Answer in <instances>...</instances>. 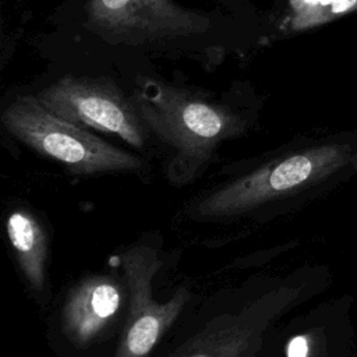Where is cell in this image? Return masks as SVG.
I'll use <instances>...</instances> for the list:
<instances>
[{"label":"cell","mask_w":357,"mask_h":357,"mask_svg":"<svg viewBox=\"0 0 357 357\" xmlns=\"http://www.w3.org/2000/svg\"><path fill=\"white\" fill-rule=\"evenodd\" d=\"M357 177V149L324 142L284 151L230 172L183 205L199 225L268 222L331 194Z\"/></svg>","instance_id":"cell-1"},{"label":"cell","mask_w":357,"mask_h":357,"mask_svg":"<svg viewBox=\"0 0 357 357\" xmlns=\"http://www.w3.org/2000/svg\"><path fill=\"white\" fill-rule=\"evenodd\" d=\"M354 297L326 298L284 324L282 357H357Z\"/></svg>","instance_id":"cell-8"},{"label":"cell","mask_w":357,"mask_h":357,"mask_svg":"<svg viewBox=\"0 0 357 357\" xmlns=\"http://www.w3.org/2000/svg\"><path fill=\"white\" fill-rule=\"evenodd\" d=\"M138 113L167 152L165 177L173 187L195 183L225 141L247 131V120L231 109L187 91L145 81L132 98Z\"/></svg>","instance_id":"cell-2"},{"label":"cell","mask_w":357,"mask_h":357,"mask_svg":"<svg viewBox=\"0 0 357 357\" xmlns=\"http://www.w3.org/2000/svg\"><path fill=\"white\" fill-rule=\"evenodd\" d=\"M54 114L82 127L113 134L137 149H145L151 131L132 99L105 78L66 75L36 95Z\"/></svg>","instance_id":"cell-6"},{"label":"cell","mask_w":357,"mask_h":357,"mask_svg":"<svg viewBox=\"0 0 357 357\" xmlns=\"http://www.w3.org/2000/svg\"><path fill=\"white\" fill-rule=\"evenodd\" d=\"M127 308L128 287L117 268L84 273L64 290L50 317V343L61 357L116 346Z\"/></svg>","instance_id":"cell-5"},{"label":"cell","mask_w":357,"mask_h":357,"mask_svg":"<svg viewBox=\"0 0 357 357\" xmlns=\"http://www.w3.org/2000/svg\"><path fill=\"white\" fill-rule=\"evenodd\" d=\"M89 25L109 40L131 43L187 36L206 21L174 0H88Z\"/></svg>","instance_id":"cell-7"},{"label":"cell","mask_w":357,"mask_h":357,"mask_svg":"<svg viewBox=\"0 0 357 357\" xmlns=\"http://www.w3.org/2000/svg\"><path fill=\"white\" fill-rule=\"evenodd\" d=\"M1 123L11 137L61 165L70 174L91 177L149 173L145 158L54 114L36 96H20L11 102L3 112Z\"/></svg>","instance_id":"cell-3"},{"label":"cell","mask_w":357,"mask_h":357,"mask_svg":"<svg viewBox=\"0 0 357 357\" xmlns=\"http://www.w3.org/2000/svg\"><path fill=\"white\" fill-rule=\"evenodd\" d=\"M4 233L29 294L42 308L47 307L52 300L49 283L50 236L45 219L25 202L13 204L4 215Z\"/></svg>","instance_id":"cell-9"},{"label":"cell","mask_w":357,"mask_h":357,"mask_svg":"<svg viewBox=\"0 0 357 357\" xmlns=\"http://www.w3.org/2000/svg\"><path fill=\"white\" fill-rule=\"evenodd\" d=\"M357 0H332L331 6H332V11L333 13H343L346 10H349Z\"/></svg>","instance_id":"cell-10"},{"label":"cell","mask_w":357,"mask_h":357,"mask_svg":"<svg viewBox=\"0 0 357 357\" xmlns=\"http://www.w3.org/2000/svg\"><path fill=\"white\" fill-rule=\"evenodd\" d=\"M308 4H322V6H328L331 4L332 0H305Z\"/></svg>","instance_id":"cell-11"},{"label":"cell","mask_w":357,"mask_h":357,"mask_svg":"<svg viewBox=\"0 0 357 357\" xmlns=\"http://www.w3.org/2000/svg\"><path fill=\"white\" fill-rule=\"evenodd\" d=\"M166 264L163 238L156 231L123 245L109 259L128 287V308L113 357H152L192 304L195 294L183 284L165 301L153 297V280Z\"/></svg>","instance_id":"cell-4"}]
</instances>
